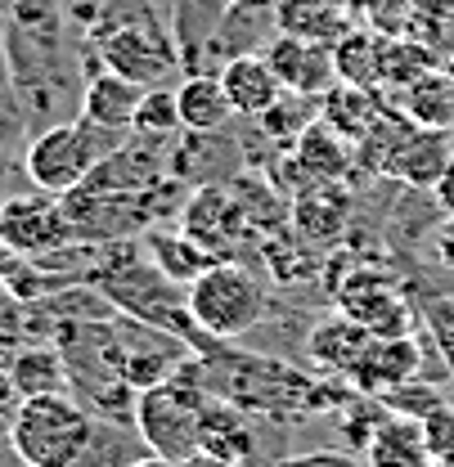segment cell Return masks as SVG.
<instances>
[{
	"label": "cell",
	"instance_id": "1",
	"mask_svg": "<svg viewBox=\"0 0 454 467\" xmlns=\"http://www.w3.org/2000/svg\"><path fill=\"white\" fill-rule=\"evenodd\" d=\"M180 373H189L198 387H207L212 396H221L229 405L248 409V413H266V418H301V413H324V409L338 413L346 400L360 396L346 378H333V373L320 378L288 359L226 350L221 342L194 350Z\"/></svg>",
	"mask_w": 454,
	"mask_h": 467
},
{
	"label": "cell",
	"instance_id": "2",
	"mask_svg": "<svg viewBox=\"0 0 454 467\" xmlns=\"http://www.w3.org/2000/svg\"><path fill=\"white\" fill-rule=\"evenodd\" d=\"M9 450L23 467H131L149 454L135 427L95 418L72 391L27 396L9 427Z\"/></svg>",
	"mask_w": 454,
	"mask_h": 467
},
{
	"label": "cell",
	"instance_id": "3",
	"mask_svg": "<svg viewBox=\"0 0 454 467\" xmlns=\"http://www.w3.org/2000/svg\"><path fill=\"white\" fill-rule=\"evenodd\" d=\"M126 140H131V130H109V126H95V121H86V117L58 121V126H46V130L27 135L23 171L32 180V189L68 198V193L81 189L86 175L95 171L109 153H117Z\"/></svg>",
	"mask_w": 454,
	"mask_h": 467
},
{
	"label": "cell",
	"instance_id": "4",
	"mask_svg": "<svg viewBox=\"0 0 454 467\" xmlns=\"http://www.w3.org/2000/svg\"><path fill=\"white\" fill-rule=\"evenodd\" d=\"M185 306L203 337L234 342L261 328V319L270 315V288L243 261H216L185 288Z\"/></svg>",
	"mask_w": 454,
	"mask_h": 467
},
{
	"label": "cell",
	"instance_id": "5",
	"mask_svg": "<svg viewBox=\"0 0 454 467\" xmlns=\"http://www.w3.org/2000/svg\"><path fill=\"white\" fill-rule=\"evenodd\" d=\"M86 67H109L126 81H140V86H171V77L185 72L171 32H163L149 14L144 18L100 14L90 27Z\"/></svg>",
	"mask_w": 454,
	"mask_h": 467
},
{
	"label": "cell",
	"instance_id": "6",
	"mask_svg": "<svg viewBox=\"0 0 454 467\" xmlns=\"http://www.w3.org/2000/svg\"><path fill=\"white\" fill-rule=\"evenodd\" d=\"M212 405V391L198 387L189 373H175L158 387H144L135 400V431L149 445V454L185 463L203 445V413Z\"/></svg>",
	"mask_w": 454,
	"mask_h": 467
},
{
	"label": "cell",
	"instance_id": "7",
	"mask_svg": "<svg viewBox=\"0 0 454 467\" xmlns=\"http://www.w3.org/2000/svg\"><path fill=\"white\" fill-rule=\"evenodd\" d=\"M77 243L68 207L55 193H18L0 202V252L27 256V261H46L55 252H68Z\"/></svg>",
	"mask_w": 454,
	"mask_h": 467
},
{
	"label": "cell",
	"instance_id": "8",
	"mask_svg": "<svg viewBox=\"0 0 454 467\" xmlns=\"http://www.w3.org/2000/svg\"><path fill=\"white\" fill-rule=\"evenodd\" d=\"M180 230L194 243H203L216 261H234L252 234V221H248L234 184H203V189H189V198L180 207Z\"/></svg>",
	"mask_w": 454,
	"mask_h": 467
},
{
	"label": "cell",
	"instance_id": "9",
	"mask_svg": "<svg viewBox=\"0 0 454 467\" xmlns=\"http://www.w3.org/2000/svg\"><path fill=\"white\" fill-rule=\"evenodd\" d=\"M248 167L243 144L226 130H180L171 140L167 171L185 189H203V184H229L234 175Z\"/></svg>",
	"mask_w": 454,
	"mask_h": 467
},
{
	"label": "cell",
	"instance_id": "10",
	"mask_svg": "<svg viewBox=\"0 0 454 467\" xmlns=\"http://www.w3.org/2000/svg\"><path fill=\"white\" fill-rule=\"evenodd\" d=\"M454 162V126H409L400 135L396 153L387 158L383 180H396L405 189L432 193V184Z\"/></svg>",
	"mask_w": 454,
	"mask_h": 467
},
{
	"label": "cell",
	"instance_id": "11",
	"mask_svg": "<svg viewBox=\"0 0 454 467\" xmlns=\"http://www.w3.org/2000/svg\"><path fill=\"white\" fill-rule=\"evenodd\" d=\"M342 310L351 319H360L374 337H405L414 328V315H409V301L400 296V288H392V279L374 275V270H360L351 279H342Z\"/></svg>",
	"mask_w": 454,
	"mask_h": 467
},
{
	"label": "cell",
	"instance_id": "12",
	"mask_svg": "<svg viewBox=\"0 0 454 467\" xmlns=\"http://www.w3.org/2000/svg\"><path fill=\"white\" fill-rule=\"evenodd\" d=\"M280 36V5L275 0H229L221 27L212 36V67L221 72L229 58L266 55Z\"/></svg>",
	"mask_w": 454,
	"mask_h": 467
},
{
	"label": "cell",
	"instance_id": "13",
	"mask_svg": "<svg viewBox=\"0 0 454 467\" xmlns=\"http://www.w3.org/2000/svg\"><path fill=\"white\" fill-rule=\"evenodd\" d=\"M270 67L280 72L288 95H306V99H320L338 86V63H333V46H320V41H301V36H288L280 32L270 41Z\"/></svg>",
	"mask_w": 454,
	"mask_h": 467
},
{
	"label": "cell",
	"instance_id": "14",
	"mask_svg": "<svg viewBox=\"0 0 454 467\" xmlns=\"http://www.w3.org/2000/svg\"><path fill=\"white\" fill-rule=\"evenodd\" d=\"M418 368H423V350H418V342H414L409 333H405V337H374L369 350L360 355V364L351 368L346 382H351L360 396H387L392 387L418 378Z\"/></svg>",
	"mask_w": 454,
	"mask_h": 467
},
{
	"label": "cell",
	"instance_id": "15",
	"mask_svg": "<svg viewBox=\"0 0 454 467\" xmlns=\"http://www.w3.org/2000/svg\"><path fill=\"white\" fill-rule=\"evenodd\" d=\"M288 167H292L301 189H320V184H342V175L351 171L355 162H351V153H346V140L315 117V121L292 140Z\"/></svg>",
	"mask_w": 454,
	"mask_h": 467
},
{
	"label": "cell",
	"instance_id": "16",
	"mask_svg": "<svg viewBox=\"0 0 454 467\" xmlns=\"http://www.w3.org/2000/svg\"><path fill=\"white\" fill-rule=\"evenodd\" d=\"M374 342V333L360 324V319H351L346 310L342 315H329V319H320L311 333H306V359H311V368H320V373H333V378H351V368L360 364V355L369 350Z\"/></svg>",
	"mask_w": 454,
	"mask_h": 467
},
{
	"label": "cell",
	"instance_id": "17",
	"mask_svg": "<svg viewBox=\"0 0 454 467\" xmlns=\"http://www.w3.org/2000/svg\"><path fill=\"white\" fill-rule=\"evenodd\" d=\"M229 0H175L171 5V41L185 72H216L212 67V36L221 27Z\"/></svg>",
	"mask_w": 454,
	"mask_h": 467
},
{
	"label": "cell",
	"instance_id": "18",
	"mask_svg": "<svg viewBox=\"0 0 454 467\" xmlns=\"http://www.w3.org/2000/svg\"><path fill=\"white\" fill-rule=\"evenodd\" d=\"M221 86H226L234 117H248V121L266 117L288 95L284 81H280V72L270 67V58L266 55L229 58L226 67H221Z\"/></svg>",
	"mask_w": 454,
	"mask_h": 467
},
{
	"label": "cell",
	"instance_id": "19",
	"mask_svg": "<svg viewBox=\"0 0 454 467\" xmlns=\"http://www.w3.org/2000/svg\"><path fill=\"white\" fill-rule=\"evenodd\" d=\"M198 454H216V459H229V463L261 467V436H257L248 409L212 396V405L203 413V445H198Z\"/></svg>",
	"mask_w": 454,
	"mask_h": 467
},
{
	"label": "cell",
	"instance_id": "20",
	"mask_svg": "<svg viewBox=\"0 0 454 467\" xmlns=\"http://www.w3.org/2000/svg\"><path fill=\"white\" fill-rule=\"evenodd\" d=\"M144 90L149 86L126 81V77H117L109 67H90L86 72V90H81V117L95 121V126H109V130H131Z\"/></svg>",
	"mask_w": 454,
	"mask_h": 467
},
{
	"label": "cell",
	"instance_id": "21",
	"mask_svg": "<svg viewBox=\"0 0 454 467\" xmlns=\"http://www.w3.org/2000/svg\"><path fill=\"white\" fill-rule=\"evenodd\" d=\"M360 459H364V467H437L432 450H428V436H423V422L400 418V413H387L374 427Z\"/></svg>",
	"mask_w": 454,
	"mask_h": 467
},
{
	"label": "cell",
	"instance_id": "22",
	"mask_svg": "<svg viewBox=\"0 0 454 467\" xmlns=\"http://www.w3.org/2000/svg\"><path fill=\"white\" fill-rule=\"evenodd\" d=\"M275 5H280V32L288 36L338 46L342 36L355 32V9L342 0H275Z\"/></svg>",
	"mask_w": 454,
	"mask_h": 467
},
{
	"label": "cell",
	"instance_id": "23",
	"mask_svg": "<svg viewBox=\"0 0 454 467\" xmlns=\"http://www.w3.org/2000/svg\"><path fill=\"white\" fill-rule=\"evenodd\" d=\"M175 109L185 130H226L234 117L221 72H185L175 86Z\"/></svg>",
	"mask_w": 454,
	"mask_h": 467
},
{
	"label": "cell",
	"instance_id": "24",
	"mask_svg": "<svg viewBox=\"0 0 454 467\" xmlns=\"http://www.w3.org/2000/svg\"><path fill=\"white\" fill-rule=\"evenodd\" d=\"M144 252H149V261L167 275L171 284H180V288H189L207 265H216V256L203 243H194L185 230H144Z\"/></svg>",
	"mask_w": 454,
	"mask_h": 467
},
{
	"label": "cell",
	"instance_id": "25",
	"mask_svg": "<svg viewBox=\"0 0 454 467\" xmlns=\"http://www.w3.org/2000/svg\"><path fill=\"white\" fill-rule=\"evenodd\" d=\"M378 117H383V99L374 90H364V86L338 81L329 95H320V121L329 130H338L346 144H355Z\"/></svg>",
	"mask_w": 454,
	"mask_h": 467
},
{
	"label": "cell",
	"instance_id": "26",
	"mask_svg": "<svg viewBox=\"0 0 454 467\" xmlns=\"http://www.w3.org/2000/svg\"><path fill=\"white\" fill-rule=\"evenodd\" d=\"M346 193L338 184H320V189H306L297 202H292V234L301 243H333L346 225Z\"/></svg>",
	"mask_w": 454,
	"mask_h": 467
},
{
	"label": "cell",
	"instance_id": "27",
	"mask_svg": "<svg viewBox=\"0 0 454 467\" xmlns=\"http://www.w3.org/2000/svg\"><path fill=\"white\" fill-rule=\"evenodd\" d=\"M9 378H14V387L23 391V400L27 396H58V391H68V359H63V350L58 347H18L14 350V359H9Z\"/></svg>",
	"mask_w": 454,
	"mask_h": 467
},
{
	"label": "cell",
	"instance_id": "28",
	"mask_svg": "<svg viewBox=\"0 0 454 467\" xmlns=\"http://www.w3.org/2000/svg\"><path fill=\"white\" fill-rule=\"evenodd\" d=\"M396 104L414 126H454V86L441 67H432L414 86H405Z\"/></svg>",
	"mask_w": 454,
	"mask_h": 467
},
{
	"label": "cell",
	"instance_id": "29",
	"mask_svg": "<svg viewBox=\"0 0 454 467\" xmlns=\"http://www.w3.org/2000/svg\"><path fill=\"white\" fill-rule=\"evenodd\" d=\"M383 50H387V36L378 32H351L333 46V63H338V81H351V86H383Z\"/></svg>",
	"mask_w": 454,
	"mask_h": 467
},
{
	"label": "cell",
	"instance_id": "30",
	"mask_svg": "<svg viewBox=\"0 0 454 467\" xmlns=\"http://www.w3.org/2000/svg\"><path fill=\"white\" fill-rule=\"evenodd\" d=\"M135 135H149V140H175L185 126H180V109H175V86H149L140 109H135Z\"/></svg>",
	"mask_w": 454,
	"mask_h": 467
},
{
	"label": "cell",
	"instance_id": "31",
	"mask_svg": "<svg viewBox=\"0 0 454 467\" xmlns=\"http://www.w3.org/2000/svg\"><path fill=\"white\" fill-rule=\"evenodd\" d=\"M383 405H387V413H400V418H428L432 409H441L450 396H446V387L441 382H428V378H409V382H400V387H392L387 396H378Z\"/></svg>",
	"mask_w": 454,
	"mask_h": 467
},
{
	"label": "cell",
	"instance_id": "32",
	"mask_svg": "<svg viewBox=\"0 0 454 467\" xmlns=\"http://www.w3.org/2000/svg\"><path fill=\"white\" fill-rule=\"evenodd\" d=\"M423 436H428L432 459H454V405L450 400L423 418Z\"/></svg>",
	"mask_w": 454,
	"mask_h": 467
},
{
	"label": "cell",
	"instance_id": "33",
	"mask_svg": "<svg viewBox=\"0 0 454 467\" xmlns=\"http://www.w3.org/2000/svg\"><path fill=\"white\" fill-rule=\"evenodd\" d=\"M261 467H364V459H355L346 450H311V454H292V459H270Z\"/></svg>",
	"mask_w": 454,
	"mask_h": 467
},
{
	"label": "cell",
	"instance_id": "34",
	"mask_svg": "<svg viewBox=\"0 0 454 467\" xmlns=\"http://www.w3.org/2000/svg\"><path fill=\"white\" fill-rule=\"evenodd\" d=\"M428 319H432V333H437V342L446 350V364H450V373H454V301H437L428 310Z\"/></svg>",
	"mask_w": 454,
	"mask_h": 467
},
{
	"label": "cell",
	"instance_id": "35",
	"mask_svg": "<svg viewBox=\"0 0 454 467\" xmlns=\"http://www.w3.org/2000/svg\"><path fill=\"white\" fill-rule=\"evenodd\" d=\"M18 409H23V391L14 387L9 364H0V436H5V441H9V427H14Z\"/></svg>",
	"mask_w": 454,
	"mask_h": 467
},
{
	"label": "cell",
	"instance_id": "36",
	"mask_svg": "<svg viewBox=\"0 0 454 467\" xmlns=\"http://www.w3.org/2000/svg\"><path fill=\"white\" fill-rule=\"evenodd\" d=\"M428 256H432V265H446V270H454V221L446 216L437 230H432V238H428V247H423Z\"/></svg>",
	"mask_w": 454,
	"mask_h": 467
},
{
	"label": "cell",
	"instance_id": "37",
	"mask_svg": "<svg viewBox=\"0 0 454 467\" xmlns=\"http://www.w3.org/2000/svg\"><path fill=\"white\" fill-rule=\"evenodd\" d=\"M428 198H432V207H437L441 216H450L454 221V162L446 167V175L432 184V193H428Z\"/></svg>",
	"mask_w": 454,
	"mask_h": 467
},
{
	"label": "cell",
	"instance_id": "38",
	"mask_svg": "<svg viewBox=\"0 0 454 467\" xmlns=\"http://www.w3.org/2000/svg\"><path fill=\"white\" fill-rule=\"evenodd\" d=\"M180 467H248V463H229V459H216V454H194V459H185Z\"/></svg>",
	"mask_w": 454,
	"mask_h": 467
},
{
	"label": "cell",
	"instance_id": "39",
	"mask_svg": "<svg viewBox=\"0 0 454 467\" xmlns=\"http://www.w3.org/2000/svg\"><path fill=\"white\" fill-rule=\"evenodd\" d=\"M131 467H180V463H171V459H158V454H144L140 463H131Z\"/></svg>",
	"mask_w": 454,
	"mask_h": 467
},
{
	"label": "cell",
	"instance_id": "40",
	"mask_svg": "<svg viewBox=\"0 0 454 467\" xmlns=\"http://www.w3.org/2000/svg\"><path fill=\"white\" fill-rule=\"evenodd\" d=\"M441 72H446V77H450V86H454V55L446 58V63H441Z\"/></svg>",
	"mask_w": 454,
	"mask_h": 467
},
{
	"label": "cell",
	"instance_id": "41",
	"mask_svg": "<svg viewBox=\"0 0 454 467\" xmlns=\"http://www.w3.org/2000/svg\"><path fill=\"white\" fill-rule=\"evenodd\" d=\"M342 5H351V9H360V5H364V0H342Z\"/></svg>",
	"mask_w": 454,
	"mask_h": 467
},
{
	"label": "cell",
	"instance_id": "42",
	"mask_svg": "<svg viewBox=\"0 0 454 467\" xmlns=\"http://www.w3.org/2000/svg\"><path fill=\"white\" fill-rule=\"evenodd\" d=\"M437 467H454V459H437Z\"/></svg>",
	"mask_w": 454,
	"mask_h": 467
}]
</instances>
